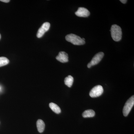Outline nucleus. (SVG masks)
<instances>
[{"instance_id":"2eb2a0df","label":"nucleus","mask_w":134,"mask_h":134,"mask_svg":"<svg viewBox=\"0 0 134 134\" xmlns=\"http://www.w3.org/2000/svg\"><path fill=\"white\" fill-rule=\"evenodd\" d=\"M120 1L122 2V3L125 4V3H126L127 2V1H126V0H121V1Z\"/></svg>"},{"instance_id":"f03ea898","label":"nucleus","mask_w":134,"mask_h":134,"mask_svg":"<svg viewBox=\"0 0 134 134\" xmlns=\"http://www.w3.org/2000/svg\"><path fill=\"white\" fill-rule=\"evenodd\" d=\"M65 38L66 41L75 45H82L85 43V41L80 37L73 34L67 35Z\"/></svg>"},{"instance_id":"4468645a","label":"nucleus","mask_w":134,"mask_h":134,"mask_svg":"<svg viewBox=\"0 0 134 134\" xmlns=\"http://www.w3.org/2000/svg\"><path fill=\"white\" fill-rule=\"evenodd\" d=\"M1 1L2 2H4L5 3H8L9 2V0H1Z\"/></svg>"},{"instance_id":"9d476101","label":"nucleus","mask_w":134,"mask_h":134,"mask_svg":"<svg viewBox=\"0 0 134 134\" xmlns=\"http://www.w3.org/2000/svg\"><path fill=\"white\" fill-rule=\"evenodd\" d=\"M49 107L56 114H59L61 112L60 108L57 104L53 103L49 104Z\"/></svg>"},{"instance_id":"ddd939ff","label":"nucleus","mask_w":134,"mask_h":134,"mask_svg":"<svg viewBox=\"0 0 134 134\" xmlns=\"http://www.w3.org/2000/svg\"><path fill=\"white\" fill-rule=\"evenodd\" d=\"M9 60L4 57H0V67L8 65L9 63Z\"/></svg>"},{"instance_id":"6e6552de","label":"nucleus","mask_w":134,"mask_h":134,"mask_svg":"<svg viewBox=\"0 0 134 134\" xmlns=\"http://www.w3.org/2000/svg\"><path fill=\"white\" fill-rule=\"evenodd\" d=\"M56 59L60 62L65 63L68 62V55L65 52H60L58 56H56Z\"/></svg>"},{"instance_id":"39448f33","label":"nucleus","mask_w":134,"mask_h":134,"mask_svg":"<svg viewBox=\"0 0 134 134\" xmlns=\"http://www.w3.org/2000/svg\"><path fill=\"white\" fill-rule=\"evenodd\" d=\"M104 56V53L102 52L98 53L95 56L93 57L90 62L87 65V67L89 68H91L92 66L97 65L103 59Z\"/></svg>"},{"instance_id":"9b49d317","label":"nucleus","mask_w":134,"mask_h":134,"mask_svg":"<svg viewBox=\"0 0 134 134\" xmlns=\"http://www.w3.org/2000/svg\"><path fill=\"white\" fill-rule=\"evenodd\" d=\"M74 81V77L71 75H69L65 78L64 82H65V84L68 87L70 88L73 84Z\"/></svg>"},{"instance_id":"20e7f679","label":"nucleus","mask_w":134,"mask_h":134,"mask_svg":"<svg viewBox=\"0 0 134 134\" xmlns=\"http://www.w3.org/2000/svg\"><path fill=\"white\" fill-rule=\"evenodd\" d=\"M104 92L103 86L98 85L95 86L90 92V96L92 98H96L101 96Z\"/></svg>"},{"instance_id":"423d86ee","label":"nucleus","mask_w":134,"mask_h":134,"mask_svg":"<svg viewBox=\"0 0 134 134\" xmlns=\"http://www.w3.org/2000/svg\"><path fill=\"white\" fill-rule=\"evenodd\" d=\"M50 25L48 22L44 23L41 27L38 29L37 34V36L38 38L43 37L45 33L48 31L50 29Z\"/></svg>"},{"instance_id":"7ed1b4c3","label":"nucleus","mask_w":134,"mask_h":134,"mask_svg":"<svg viewBox=\"0 0 134 134\" xmlns=\"http://www.w3.org/2000/svg\"><path fill=\"white\" fill-rule=\"evenodd\" d=\"M134 105V96H132L126 102L123 109V115L126 117L129 114Z\"/></svg>"},{"instance_id":"f8f14e48","label":"nucleus","mask_w":134,"mask_h":134,"mask_svg":"<svg viewBox=\"0 0 134 134\" xmlns=\"http://www.w3.org/2000/svg\"><path fill=\"white\" fill-rule=\"evenodd\" d=\"M95 115V112L92 110H86L82 114V116L84 118L87 117H92Z\"/></svg>"},{"instance_id":"f257e3e1","label":"nucleus","mask_w":134,"mask_h":134,"mask_svg":"<svg viewBox=\"0 0 134 134\" xmlns=\"http://www.w3.org/2000/svg\"><path fill=\"white\" fill-rule=\"evenodd\" d=\"M111 36L114 41H119L122 38V32L121 28L117 25H113L111 27Z\"/></svg>"},{"instance_id":"f3484780","label":"nucleus","mask_w":134,"mask_h":134,"mask_svg":"<svg viewBox=\"0 0 134 134\" xmlns=\"http://www.w3.org/2000/svg\"><path fill=\"white\" fill-rule=\"evenodd\" d=\"M0 90H1V87H0Z\"/></svg>"},{"instance_id":"1a4fd4ad","label":"nucleus","mask_w":134,"mask_h":134,"mask_svg":"<svg viewBox=\"0 0 134 134\" xmlns=\"http://www.w3.org/2000/svg\"><path fill=\"white\" fill-rule=\"evenodd\" d=\"M37 126L38 132L42 133L44 130L45 125L42 120L39 119L37 122Z\"/></svg>"},{"instance_id":"0eeeda50","label":"nucleus","mask_w":134,"mask_h":134,"mask_svg":"<svg viewBox=\"0 0 134 134\" xmlns=\"http://www.w3.org/2000/svg\"><path fill=\"white\" fill-rule=\"evenodd\" d=\"M75 15L77 16L81 17H87L90 15V12L87 9L83 7H80L75 12Z\"/></svg>"},{"instance_id":"dca6fc26","label":"nucleus","mask_w":134,"mask_h":134,"mask_svg":"<svg viewBox=\"0 0 134 134\" xmlns=\"http://www.w3.org/2000/svg\"><path fill=\"white\" fill-rule=\"evenodd\" d=\"M1 34H0V39H1Z\"/></svg>"}]
</instances>
